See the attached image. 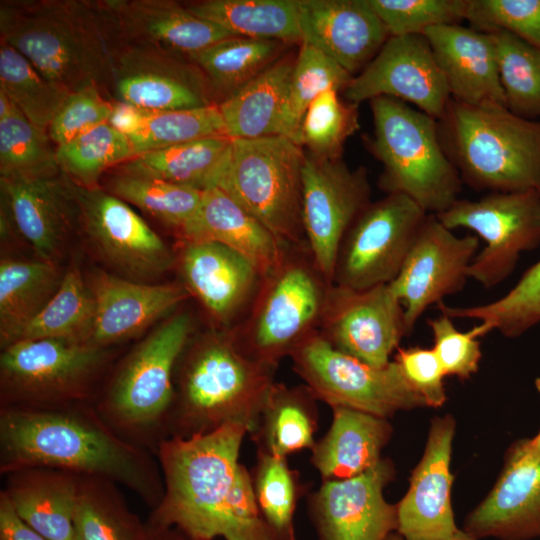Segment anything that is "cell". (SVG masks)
<instances>
[{"instance_id":"6da1fadb","label":"cell","mask_w":540,"mask_h":540,"mask_svg":"<svg viewBox=\"0 0 540 540\" xmlns=\"http://www.w3.org/2000/svg\"><path fill=\"white\" fill-rule=\"evenodd\" d=\"M246 433L244 425L227 424L164 440L156 452L164 495L152 510V526H174L189 540H276L259 512L251 474L239 462Z\"/></svg>"},{"instance_id":"7a4b0ae2","label":"cell","mask_w":540,"mask_h":540,"mask_svg":"<svg viewBox=\"0 0 540 540\" xmlns=\"http://www.w3.org/2000/svg\"><path fill=\"white\" fill-rule=\"evenodd\" d=\"M35 467L110 480L152 510L164 495L156 456L119 436L92 403L0 408V474Z\"/></svg>"},{"instance_id":"3957f363","label":"cell","mask_w":540,"mask_h":540,"mask_svg":"<svg viewBox=\"0 0 540 540\" xmlns=\"http://www.w3.org/2000/svg\"><path fill=\"white\" fill-rule=\"evenodd\" d=\"M0 40L68 93L111 91L120 43L100 0H2Z\"/></svg>"},{"instance_id":"277c9868","label":"cell","mask_w":540,"mask_h":540,"mask_svg":"<svg viewBox=\"0 0 540 540\" xmlns=\"http://www.w3.org/2000/svg\"><path fill=\"white\" fill-rule=\"evenodd\" d=\"M275 370L245 354L231 329L191 337L175 368L169 438L203 435L227 424L253 432Z\"/></svg>"},{"instance_id":"5b68a950","label":"cell","mask_w":540,"mask_h":540,"mask_svg":"<svg viewBox=\"0 0 540 540\" xmlns=\"http://www.w3.org/2000/svg\"><path fill=\"white\" fill-rule=\"evenodd\" d=\"M193 331L188 312L170 316L120 361L92 402L119 436L155 456L169 438L175 368Z\"/></svg>"},{"instance_id":"8992f818","label":"cell","mask_w":540,"mask_h":540,"mask_svg":"<svg viewBox=\"0 0 540 540\" xmlns=\"http://www.w3.org/2000/svg\"><path fill=\"white\" fill-rule=\"evenodd\" d=\"M438 128L463 183L488 193H540V120L521 118L505 106L451 98Z\"/></svg>"},{"instance_id":"52a82bcc","label":"cell","mask_w":540,"mask_h":540,"mask_svg":"<svg viewBox=\"0 0 540 540\" xmlns=\"http://www.w3.org/2000/svg\"><path fill=\"white\" fill-rule=\"evenodd\" d=\"M373 135L368 149L383 165L380 187L403 194L427 214H439L459 199L462 180L439 136L438 121L390 97L369 101Z\"/></svg>"},{"instance_id":"ba28073f","label":"cell","mask_w":540,"mask_h":540,"mask_svg":"<svg viewBox=\"0 0 540 540\" xmlns=\"http://www.w3.org/2000/svg\"><path fill=\"white\" fill-rule=\"evenodd\" d=\"M307 245L288 246L261 277L241 323L231 330L253 360L276 369L279 362L319 331L328 288Z\"/></svg>"},{"instance_id":"9c48e42d","label":"cell","mask_w":540,"mask_h":540,"mask_svg":"<svg viewBox=\"0 0 540 540\" xmlns=\"http://www.w3.org/2000/svg\"><path fill=\"white\" fill-rule=\"evenodd\" d=\"M305 156L301 145L281 135L231 139L216 187L282 244L306 245L302 205Z\"/></svg>"},{"instance_id":"30bf717a","label":"cell","mask_w":540,"mask_h":540,"mask_svg":"<svg viewBox=\"0 0 540 540\" xmlns=\"http://www.w3.org/2000/svg\"><path fill=\"white\" fill-rule=\"evenodd\" d=\"M0 408L92 403L113 348L62 338L21 340L1 349Z\"/></svg>"},{"instance_id":"8fae6325","label":"cell","mask_w":540,"mask_h":540,"mask_svg":"<svg viewBox=\"0 0 540 540\" xmlns=\"http://www.w3.org/2000/svg\"><path fill=\"white\" fill-rule=\"evenodd\" d=\"M290 358L315 399L331 408L387 419L399 411L427 407L394 360L384 367L369 365L337 350L319 332L301 343Z\"/></svg>"},{"instance_id":"7c38bea8","label":"cell","mask_w":540,"mask_h":540,"mask_svg":"<svg viewBox=\"0 0 540 540\" xmlns=\"http://www.w3.org/2000/svg\"><path fill=\"white\" fill-rule=\"evenodd\" d=\"M449 229L466 228L484 240L468 277L490 289L514 271L523 252L540 245V193L491 192L478 200L458 199L436 215Z\"/></svg>"},{"instance_id":"4fadbf2b","label":"cell","mask_w":540,"mask_h":540,"mask_svg":"<svg viewBox=\"0 0 540 540\" xmlns=\"http://www.w3.org/2000/svg\"><path fill=\"white\" fill-rule=\"evenodd\" d=\"M427 213L403 194L370 202L339 247L333 284L367 289L398 276Z\"/></svg>"},{"instance_id":"5bb4252c","label":"cell","mask_w":540,"mask_h":540,"mask_svg":"<svg viewBox=\"0 0 540 540\" xmlns=\"http://www.w3.org/2000/svg\"><path fill=\"white\" fill-rule=\"evenodd\" d=\"M303 227L318 271L333 285L341 242L370 201L365 168L350 169L341 158L306 155L302 170Z\"/></svg>"},{"instance_id":"9a60e30c","label":"cell","mask_w":540,"mask_h":540,"mask_svg":"<svg viewBox=\"0 0 540 540\" xmlns=\"http://www.w3.org/2000/svg\"><path fill=\"white\" fill-rule=\"evenodd\" d=\"M74 189L80 233L116 275L146 283L173 266L171 250L125 201L101 186L84 188L74 183Z\"/></svg>"},{"instance_id":"2e32d148","label":"cell","mask_w":540,"mask_h":540,"mask_svg":"<svg viewBox=\"0 0 540 540\" xmlns=\"http://www.w3.org/2000/svg\"><path fill=\"white\" fill-rule=\"evenodd\" d=\"M319 334L334 348L384 367L408 335L405 311L390 284L367 289L328 288Z\"/></svg>"},{"instance_id":"e0dca14e","label":"cell","mask_w":540,"mask_h":540,"mask_svg":"<svg viewBox=\"0 0 540 540\" xmlns=\"http://www.w3.org/2000/svg\"><path fill=\"white\" fill-rule=\"evenodd\" d=\"M343 93L346 101L357 105L381 96L408 102L437 121L451 100L445 76L423 34L390 36Z\"/></svg>"},{"instance_id":"ac0fdd59","label":"cell","mask_w":540,"mask_h":540,"mask_svg":"<svg viewBox=\"0 0 540 540\" xmlns=\"http://www.w3.org/2000/svg\"><path fill=\"white\" fill-rule=\"evenodd\" d=\"M478 248L477 236H457L435 214H427L398 276L390 283L403 304L409 334L429 306L464 288Z\"/></svg>"},{"instance_id":"d6986e66","label":"cell","mask_w":540,"mask_h":540,"mask_svg":"<svg viewBox=\"0 0 540 540\" xmlns=\"http://www.w3.org/2000/svg\"><path fill=\"white\" fill-rule=\"evenodd\" d=\"M111 92L115 101L150 111L216 104L204 76L188 58L143 45L120 44Z\"/></svg>"},{"instance_id":"ffe728a7","label":"cell","mask_w":540,"mask_h":540,"mask_svg":"<svg viewBox=\"0 0 540 540\" xmlns=\"http://www.w3.org/2000/svg\"><path fill=\"white\" fill-rule=\"evenodd\" d=\"M394 468L381 459L351 478L323 480L311 496L310 511L320 540H386L397 530L396 505L383 495Z\"/></svg>"},{"instance_id":"44dd1931","label":"cell","mask_w":540,"mask_h":540,"mask_svg":"<svg viewBox=\"0 0 540 540\" xmlns=\"http://www.w3.org/2000/svg\"><path fill=\"white\" fill-rule=\"evenodd\" d=\"M456 422L446 414L430 425L424 453L405 496L396 504L397 532L403 540H448L460 529L451 505L450 471Z\"/></svg>"},{"instance_id":"7402d4cb","label":"cell","mask_w":540,"mask_h":540,"mask_svg":"<svg viewBox=\"0 0 540 540\" xmlns=\"http://www.w3.org/2000/svg\"><path fill=\"white\" fill-rule=\"evenodd\" d=\"M0 193L18 233L39 260L57 264L72 235L80 233L74 183L61 171L45 176L0 178Z\"/></svg>"},{"instance_id":"603a6c76","label":"cell","mask_w":540,"mask_h":540,"mask_svg":"<svg viewBox=\"0 0 540 540\" xmlns=\"http://www.w3.org/2000/svg\"><path fill=\"white\" fill-rule=\"evenodd\" d=\"M301 43L360 73L390 37L368 0H297Z\"/></svg>"},{"instance_id":"cb8c5ba5","label":"cell","mask_w":540,"mask_h":540,"mask_svg":"<svg viewBox=\"0 0 540 540\" xmlns=\"http://www.w3.org/2000/svg\"><path fill=\"white\" fill-rule=\"evenodd\" d=\"M89 288L95 317L88 343L113 348L138 336L191 295L184 285L149 284L97 271Z\"/></svg>"},{"instance_id":"d4e9b609","label":"cell","mask_w":540,"mask_h":540,"mask_svg":"<svg viewBox=\"0 0 540 540\" xmlns=\"http://www.w3.org/2000/svg\"><path fill=\"white\" fill-rule=\"evenodd\" d=\"M179 265L184 286L223 329L244 315L261 275L244 256L212 241H183Z\"/></svg>"},{"instance_id":"484cf974","label":"cell","mask_w":540,"mask_h":540,"mask_svg":"<svg viewBox=\"0 0 540 540\" xmlns=\"http://www.w3.org/2000/svg\"><path fill=\"white\" fill-rule=\"evenodd\" d=\"M120 43L163 49L186 58L232 34L171 0H100Z\"/></svg>"},{"instance_id":"4316f807","label":"cell","mask_w":540,"mask_h":540,"mask_svg":"<svg viewBox=\"0 0 540 540\" xmlns=\"http://www.w3.org/2000/svg\"><path fill=\"white\" fill-rule=\"evenodd\" d=\"M424 35L453 100L471 106L506 107L491 33L452 24L429 28Z\"/></svg>"},{"instance_id":"83f0119b","label":"cell","mask_w":540,"mask_h":540,"mask_svg":"<svg viewBox=\"0 0 540 540\" xmlns=\"http://www.w3.org/2000/svg\"><path fill=\"white\" fill-rule=\"evenodd\" d=\"M463 530L478 539L540 538V462L505 461L492 490L467 515Z\"/></svg>"},{"instance_id":"f1b7e54d","label":"cell","mask_w":540,"mask_h":540,"mask_svg":"<svg viewBox=\"0 0 540 540\" xmlns=\"http://www.w3.org/2000/svg\"><path fill=\"white\" fill-rule=\"evenodd\" d=\"M180 237L225 245L249 260L261 277L280 262L288 247L218 187L203 191L200 206Z\"/></svg>"},{"instance_id":"f546056e","label":"cell","mask_w":540,"mask_h":540,"mask_svg":"<svg viewBox=\"0 0 540 540\" xmlns=\"http://www.w3.org/2000/svg\"><path fill=\"white\" fill-rule=\"evenodd\" d=\"M3 476L1 491L24 523L49 540H73L80 475L35 467Z\"/></svg>"},{"instance_id":"4dcf8cb0","label":"cell","mask_w":540,"mask_h":540,"mask_svg":"<svg viewBox=\"0 0 540 540\" xmlns=\"http://www.w3.org/2000/svg\"><path fill=\"white\" fill-rule=\"evenodd\" d=\"M332 410L328 432L311 449L323 480L351 478L377 465L392 434L388 420L348 408Z\"/></svg>"},{"instance_id":"1f68e13d","label":"cell","mask_w":540,"mask_h":540,"mask_svg":"<svg viewBox=\"0 0 540 540\" xmlns=\"http://www.w3.org/2000/svg\"><path fill=\"white\" fill-rule=\"evenodd\" d=\"M296 58L276 60L233 95L219 102L227 136L255 139L277 135Z\"/></svg>"},{"instance_id":"d6a6232c","label":"cell","mask_w":540,"mask_h":540,"mask_svg":"<svg viewBox=\"0 0 540 540\" xmlns=\"http://www.w3.org/2000/svg\"><path fill=\"white\" fill-rule=\"evenodd\" d=\"M64 274L55 263L1 260L0 346L17 342L59 289Z\"/></svg>"},{"instance_id":"836d02e7","label":"cell","mask_w":540,"mask_h":540,"mask_svg":"<svg viewBox=\"0 0 540 540\" xmlns=\"http://www.w3.org/2000/svg\"><path fill=\"white\" fill-rule=\"evenodd\" d=\"M315 397L305 385L288 387L274 383L251 432L257 450L277 457L315 445L318 427Z\"/></svg>"},{"instance_id":"e575fe53","label":"cell","mask_w":540,"mask_h":540,"mask_svg":"<svg viewBox=\"0 0 540 540\" xmlns=\"http://www.w3.org/2000/svg\"><path fill=\"white\" fill-rule=\"evenodd\" d=\"M184 5L233 36L301 44L297 0H203Z\"/></svg>"},{"instance_id":"d590c367","label":"cell","mask_w":540,"mask_h":540,"mask_svg":"<svg viewBox=\"0 0 540 540\" xmlns=\"http://www.w3.org/2000/svg\"><path fill=\"white\" fill-rule=\"evenodd\" d=\"M108 172L104 190L176 229L179 235L200 206L203 191L157 178L126 162Z\"/></svg>"},{"instance_id":"8d00e7d4","label":"cell","mask_w":540,"mask_h":540,"mask_svg":"<svg viewBox=\"0 0 540 540\" xmlns=\"http://www.w3.org/2000/svg\"><path fill=\"white\" fill-rule=\"evenodd\" d=\"M284 45L278 41L233 36L188 59L202 73L212 94L221 102L278 60Z\"/></svg>"},{"instance_id":"74e56055","label":"cell","mask_w":540,"mask_h":540,"mask_svg":"<svg viewBox=\"0 0 540 540\" xmlns=\"http://www.w3.org/2000/svg\"><path fill=\"white\" fill-rule=\"evenodd\" d=\"M231 138L214 136L145 152L126 163L165 181L200 191L216 187Z\"/></svg>"},{"instance_id":"f35d334b","label":"cell","mask_w":540,"mask_h":540,"mask_svg":"<svg viewBox=\"0 0 540 540\" xmlns=\"http://www.w3.org/2000/svg\"><path fill=\"white\" fill-rule=\"evenodd\" d=\"M73 529V540H145L147 536L119 485L89 476L80 479Z\"/></svg>"},{"instance_id":"ab89813d","label":"cell","mask_w":540,"mask_h":540,"mask_svg":"<svg viewBox=\"0 0 540 540\" xmlns=\"http://www.w3.org/2000/svg\"><path fill=\"white\" fill-rule=\"evenodd\" d=\"M300 45L277 128V135L299 145L301 125L311 103L327 90L343 92L353 77L318 49Z\"/></svg>"},{"instance_id":"60d3db41","label":"cell","mask_w":540,"mask_h":540,"mask_svg":"<svg viewBox=\"0 0 540 540\" xmlns=\"http://www.w3.org/2000/svg\"><path fill=\"white\" fill-rule=\"evenodd\" d=\"M95 317V302L80 270L64 273L61 285L40 314L27 326L21 340L62 338L89 341ZM17 341V342H18Z\"/></svg>"},{"instance_id":"b9f144b4","label":"cell","mask_w":540,"mask_h":540,"mask_svg":"<svg viewBox=\"0 0 540 540\" xmlns=\"http://www.w3.org/2000/svg\"><path fill=\"white\" fill-rule=\"evenodd\" d=\"M56 157L61 172L73 183L95 188L104 174L134 158L135 152L127 135L106 122L58 146Z\"/></svg>"},{"instance_id":"7bdbcfd3","label":"cell","mask_w":540,"mask_h":540,"mask_svg":"<svg viewBox=\"0 0 540 540\" xmlns=\"http://www.w3.org/2000/svg\"><path fill=\"white\" fill-rule=\"evenodd\" d=\"M452 319H477L507 338H517L540 323V260L528 268L515 286L492 302L468 306L436 305Z\"/></svg>"},{"instance_id":"ee69618b","label":"cell","mask_w":540,"mask_h":540,"mask_svg":"<svg viewBox=\"0 0 540 540\" xmlns=\"http://www.w3.org/2000/svg\"><path fill=\"white\" fill-rule=\"evenodd\" d=\"M0 90L30 122L46 130L69 95L44 77L19 51L1 40Z\"/></svg>"},{"instance_id":"f6af8a7d","label":"cell","mask_w":540,"mask_h":540,"mask_svg":"<svg viewBox=\"0 0 540 540\" xmlns=\"http://www.w3.org/2000/svg\"><path fill=\"white\" fill-rule=\"evenodd\" d=\"M490 33L506 108L521 118L540 120V48L506 31Z\"/></svg>"},{"instance_id":"bcb514c9","label":"cell","mask_w":540,"mask_h":540,"mask_svg":"<svg viewBox=\"0 0 540 540\" xmlns=\"http://www.w3.org/2000/svg\"><path fill=\"white\" fill-rule=\"evenodd\" d=\"M56 150L47 130L30 122L17 107L0 118V178L59 173Z\"/></svg>"},{"instance_id":"7dc6e473","label":"cell","mask_w":540,"mask_h":540,"mask_svg":"<svg viewBox=\"0 0 540 540\" xmlns=\"http://www.w3.org/2000/svg\"><path fill=\"white\" fill-rule=\"evenodd\" d=\"M259 512L276 540H295L294 513L302 486L286 458L258 452L251 474Z\"/></svg>"},{"instance_id":"c3c4849f","label":"cell","mask_w":540,"mask_h":540,"mask_svg":"<svg viewBox=\"0 0 540 540\" xmlns=\"http://www.w3.org/2000/svg\"><path fill=\"white\" fill-rule=\"evenodd\" d=\"M214 136H227L217 104L185 110L151 111L141 126L127 135L135 156Z\"/></svg>"},{"instance_id":"681fc988","label":"cell","mask_w":540,"mask_h":540,"mask_svg":"<svg viewBox=\"0 0 540 540\" xmlns=\"http://www.w3.org/2000/svg\"><path fill=\"white\" fill-rule=\"evenodd\" d=\"M358 105L342 101L339 91L321 93L304 116L300 144L310 154L322 158H341L343 145L359 127Z\"/></svg>"},{"instance_id":"f907efd6","label":"cell","mask_w":540,"mask_h":540,"mask_svg":"<svg viewBox=\"0 0 540 540\" xmlns=\"http://www.w3.org/2000/svg\"><path fill=\"white\" fill-rule=\"evenodd\" d=\"M390 36L423 34L432 27L460 24L467 0H368Z\"/></svg>"},{"instance_id":"816d5d0a","label":"cell","mask_w":540,"mask_h":540,"mask_svg":"<svg viewBox=\"0 0 540 540\" xmlns=\"http://www.w3.org/2000/svg\"><path fill=\"white\" fill-rule=\"evenodd\" d=\"M465 20L479 31H506L540 48V0H467Z\"/></svg>"},{"instance_id":"f5cc1de1","label":"cell","mask_w":540,"mask_h":540,"mask_svg":"<svg viewBox=\"0 0 540 540\" xmlns=\"http://www.w3.org/2000/svg\"><path fill=\"white\" fill-rule=\"evenodd\" d=\"M432 332L436 353L446 376H456L466 380L479 369L482 357L479 337L492 330L484 323L467 332L459 331L453 319L440 313V315L427 320Z\"/></svg>"},{"instance_id":"db71d44e","label":"cell","mask_w":540,"mask_h":540,"mask_svg":"<svg viewBox=\"0 0 540 540\" xmlns=\"http://www.w3.org/2000/svg\"><path fill=\"white\" fill-rule=\"evenodd\" d=\"M114 101L97 86L69 93L52 119L47 132L56 147L109 121Z\"/></svg>"},{"instance_id":"11a10c76","label":"cell","mask_w":540,"mask_h":540,"mask_svg":"<svg viewBox=\"0 0 540 540\" xmlns=\"http://www.w3.org/2000/svg\"><path fill=\"white\" fill-rule=\"evenodd\" d=\"M394 361L427 407L438 408L445 403L447 396L443 379L446 374L433 348L398 347Z\"/></svg>"},{"instance_id":"9f6ffc18","label":"cell","mask_w":540,"mask_h":540,"mask_svg":"<svg viewBox=\"0 0 540 540\" xmlns=\"http://www.w3.org/2000/svg\"><path fill=\"white\" fill-rule=\"evenodd\" d=\"M0 540H49L24 523L0 491Z\"/></svg>"},{"instance_id":"6f0895ef","label":"cell","mask_w":540,"mask_h":540,"mask_svg":"<svg viewBox=\"0 0 540 540\" xmlns=\"http://www.w3.org/2000/svg\"><path fill=\"white\" fill-rule=\"evenodd\" d=\"M150 112V110L114 100L113 111L108 123L121 133L129 135L141 126Z\"/></svg>"},{"instance_id":"680465c9","label":"cell","mask_w":540,"mask_h":540,"mask_svg":"<svg viewBox=\"0 0 540 540\" xmlns=\"http://www.w3.org/2000/svg\"><path fill=\"white\" fill-rule=\"evenodd\" d=\"M505 461L523 464L540 462V430L533 438L516 441L508 450Z\"/></svg>"},{"instance_id":"91938a15","label":"cell","mask_w":540,"mask_h":540,"mask_svg":"<svg viewBox=\"0 0 540 540\" xmlns=\"http://www.w3.org/2000/svg\"><path fill=\"white\" fill-rule=\"evenodd\" d=\"M386 540H403V538L400 535H394L393 533L386 539ZM448 540H481L478 538H475L465 532L464 530H461L452 538Z\"/></svg>"},{"instance_id":"94428289","label":"cell","mask_w":540,"mask_h":540,"mask_svg":"<svg viewBox=\"0 0 540 540\" xmlns=\"http://www.w3.org/2000/svg\"><path fill=\"white\" fill-rule=\"evenodd\" d=\"M534 384H535L536 390H537L538 393L540 394V377L535 379V383H534Z\"/></svg>"},{"instance_id":"6125c7cd","label":"cell","mask_w":540,"mask_h":540,"mask_svg":"<svg viewBox=\"0 0 540 540\" xmlns=\"http://www.w3.org/2000/svg\"><path fill=\"white\" fill-rule=\"evenodd\" d=\"M145 540H156V539H150L148 536H146Z\"/></svg>"}]
</instances>
